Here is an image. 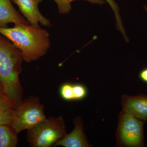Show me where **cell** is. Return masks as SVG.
<instances>
[{"label":"cell","mask_w":147,"mask_h":147,"mask_svg":"<svg viewBox=\"0 0 147 147\" xmlns=\"http://www.w3.org/2000/svg\"><path fill=\"white\" fill-rule=\"evenodd\" d=\"M23 61L20 50L0 34V84L5 95L16 109L23 101V87L19 75Z\"/></svg>","instance_id":"cell-1"},{"label":"cell","mask_w":147,"mask_h":147,"mask_svg":"<svg viewBox=\"0 0 147 147\" xmlns=\"http://www.w3.org/2000/svg\"><path fill=\"white\" fill-rule=\"evenodd\" d=\"M5 37L21 51L24 61H36L47 53L50 46V34L45 29L29 24H15L12 28H0Z\"/></svg>","instance_id":"cell-2"},{"label":"cell","mask_w":147,"mask_h":147,"mask_svg":"<svg viewBox=\"0 0 147 147\" xmlns=\"http://www.w3.org/2000/svg\"><path fill=\"white\" fill-rule=\"evenodd\" d=\"M65 123L62 117H50L28 130L27 139L32 147H50L66 134Z\"/></svg>","instance_id":"cell-3"},{"label":"cell","mask_w":147,"mask_h":147,"mask_svg":"<svg viewBox=\"0 0 147 147\" xmlns=\"http://www.w3.org/2000/svg\"><path fill=\"white\" fill-rule=\"evenodd\" d=\"M44 108L38 98L31 96L23 100L16 108L11 125L18 134L35 127L47 119Z\"/></svg>","instance_id":"cell-4"},{"label":"cell","mask_w":147,"mask_h":147,"mask_svg":"<svg viewBox=\"0 0 147 147\" xmlns=\"http://www.w3.org/2000/svg\"><path fill=\"white\" fill-rule=\"evenodd\" d=\"M144 123L143 121L122 110L119 117L117 131L119 145L127 147L143 146Z\"/></svg>","instance_id":"cell-5"},{"label":"cell","mask_w":147,"mask_h":147,"mask_svg":"<svg viewBox=\"0 0 147 147\" xmlns=\"http://www.w3.org/2000/svg\"><path fill=\"white\" fill-rule=\"evenodd\" d=\"M18 6L20 11L26 18L29 24L40 27L39 23L44 26L52 25L49 19L44 17L38 9V3L36 0H11Z\"/></svg>","instance_id":"cell-6"},{"label":"cell","mask_w":147,"mask_h":147,"mask_svg":"<svg viewBox=\"0 0 147 147\" xmlns=\"http://www.w3.org/2000/svg\"><path fill=\"white\" fill-rule=\"evenodd\" d=\"M122 110L144 122L147 120V96L124 95L121 97Z\"/></svg>","instance_id":"cell-7"},{"label":"cell","mask_w":147,"mask_h":147,"mask_svg":"<svg viewBox=\"0 0 147 147\" xmlns=\"http://www.w3.org/2000/svg\"><path fill=\"white\" fill-rule=\"evenodd\" d=\"M75 127L71 133L66 134L62 139L54 144L65 147H88L90 145L84 131L82 120L78 119L75 121Z\"/></svg>","instance_id":"cell-8"},{"label":"cell","mask_w":147,"mask_h":147,"mask_svg":"<svg viewBox=\"0 0 147 147\" xmlns=\"http://www.w3.org/2000/svg\"><path fill=\"white\" fill-rule=\"evenodd\" d=\"M10 23L29 24L16 10L11 0H0V28H7Z\"/></svg>","instance_id":"cell-9"},{"label":"cell","mask_w":147,"mask_h":147,"mask_svg":"<svg viewBox=\"0 0 147 147\" xmlns=\"http://www.w3.org/2000/svg\"><path fill=\"white\" fill-rule=\"evenodd\" d=\"M16 109L4 94L0 92V125L11 124Z\"/></svg>","instance_id":"cell-10"},{"label":"cell","mask_w":147,"mask_h":147,"mask_svg":"<svg viewBox=\"0 0 147 147\" xmlns=\"http://www.w3.org/2000/svg\"><path fill=\"white\" fill-rule=\"evenodd\" d=\"M17 134L11 125H0V147H16Z\"/></svg>","instance_id":"cell-11"},{"label":"cell","mask_w":147,"mask_h":147,"mask_svg":"<svg viewBox=\"0 0 147 147\" xmlns=\"http://www.w3.org/2000/svg\"><path fill=\"white\" fill-rule=\"evenodd\" d=\"M57 3L59 13L65 14L69 13L71 10V3L76 0H53ZM89 2L93 4L102 5L105 3L104 0H83Z\"/></svg>","instance_id":"cell-12"},{"label":"cell","mask_w":147,"mask_h":147,"mask_svg":"<svg viewBox=\"0 0 147 147\" xmlns=\"http://www.w3.org/2000/svg\"><path fill=\"white\" fill-rule=\"evenodd\" d=\"M105 1L109 4L115 13V17L116 22H117L116 25H117V29L121 33L125 40L127 42H129V40L128 37L127 36L124 27L123 25L121 18L120 15L119 8L118 5L114 0H105Z\"/></svg>","instance_id":"cell-13"},{"label":"cell","mask_w":147,"mask_h":147,"mask_svg":"<svg viewBox=\"0 0 147 147\" xmlns=\"http://www.w3.org/2000/svg\"><path fill=\"white\" fill-rule=\"evenodd\" d=\"M60 92L61 96L64 100H74L73 84L68 83L63 84L61 87Z\"/></svg>","instance_id":"cell-14"},{"label":"cell","mask_w":147,"mask_h":147,"mask_svg":"<svg viewBox=\"0 0 147 147\" xmlns=\"http://www.w3.org/2000/svg\"><path fill=\"white\" fill-rule=\"evenodd\" d=\"M74 90V100H79L84 98L87 94V90L85 87L81 84L73 85Z\"/></svg>","instance_id":"cell-15"},{"label":"cell","mask_w":147,"mask_h":147,"mask_svg":"<svg viewBox=\"0 0 147 147\" xmlns=\"http://www.w3.org/2000/svg\"><path fill=\"white\" fill-rule=\"evenodd\" d=\"M0 92L3 93L4 94V93L3 91L2 87L1 84H0Z\"/></svg>","instance_id":"cell-16"},{"label":"cell","mask_w":147,"mask_h":147,"mask_svg":"<svg viewBox=\"0 0 147 147\" xmlns=\"http://www.w3.org/2000/svg\"><path fill=\"white\" fill-rule=\"evenodd\" d=\"M144 10L147 13V5H144Z\"/></svg>","instance_id":"cell-17"},{"label":"cell","mask_w":147,"mask_h":147,"mask_svg":"<svg viewBox=\"0 0 147 147\" xmlns=\"http://www.w3.org/2000/svg\"><path fill=\"white\" fill-rule=\"evenodd\" d=\"M36 1L38 3H40L41 2L42 0H36Z\"/></svg>","instance_id":"cell-18"}]
</instances>
